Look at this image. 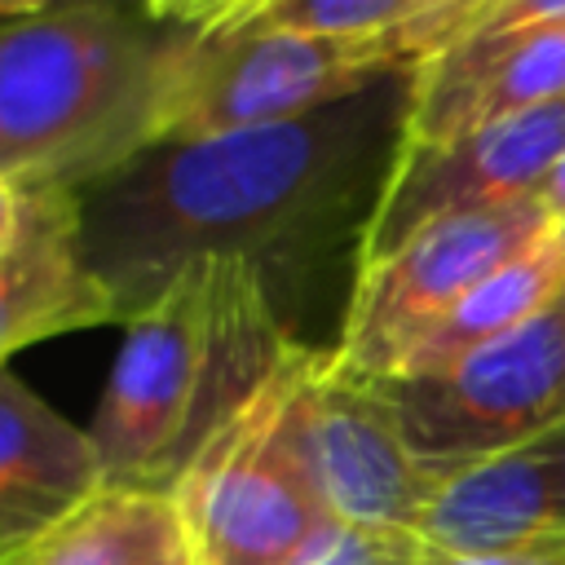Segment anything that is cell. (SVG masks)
<instances>
[{
  "label": "cell",
  "mask_w": 565,
  "mask_h": 565,
  "mask_svg": "<svg viewBox=\"0 0 565 565\" xmlns=\"http://www.w3.org/2000/svg\"><path fill=\"white\" fill-rule=\"evenodd\" d=\"M415 71L313 115L159 141L79 190V238L115 322L137 318L194 260H247L282 318V287L335 247L362 256L366 225L406 141Z\"/></svg>",
  "instance_id": "cell-1"
},
{
  "label": "cell",
  "mask_w": 565,
  "mask_h": 565,
  "mask_svg": "<svg viewBox=\"0 0 565 565\" xmlns=\"http://www.w3.org/2000/svg\"><path fill=\"white\" fill-rule=\"evenodd\" d=\"M300 340L278 318L260 269L194 260L124 322L106 393L88 424L115 486H172L194 450L243 411Z\"/></svg>",
  "instance_id": "cell-2"
},
{
  "label": "cell",
  "mask_w": 565,
  "mask_h": 565,
  "mask_svg": "<svg viewBox=\"0 0 565 565\" xmlns=\"http://www.w3.org/2000/svg\"><path fill=\"white\" fill-rule=\"evenodd\" d=\"M194 26L124 9L0 22V177L88 190L168 141Z\"/></svg>",
  "instance_id": "cell-3"
},
{
  "label": "cell",
  "mask_w": 565,
  "mask_h": 565,
  "mask_svg": "<svg viewBox=\"0 0 565 565\" xmlns=\"http://www.w3.org/2000/svg\"><path fill=\"white\" fill-rule=\"evenodd\" d=\"M291 358L168 486L199 565H309L340 530L287 433Z\"/></svg>",
  "instance_id": "cell-4"
},
{
  "label": "cell",
  "mask_w": 565,
  "mask_h": 565,
  "mask_svg": "<svg viewBox=\"0 0 565 565\" xmlns=\"http://www.w3.org/2000/svg\"><path fill=\"white\" fill-rule=\"evenodd\" d=\"M287 433L340 525L419 534L446 468L411 446L380 380L340 366L335 349L300 344L287 366Z\"/></svg>",
  "instance_id": "cell-5"
},
{
  "label": "cell",
  "mask_w": 565,
  "mask_h": 565,
  "mask_svg": "<svg viewBox=\"0 0 565 565\" xmlns=\"http://www.w3.org/2000/svg\"><path fill=\"white\" fill-rule=\"evenodd\" d=\"M415 71L393 35H305L238 31L190 44L168 141H199L265 124H287L344 102L388 75Z\"/></svg>",
  "instance_id": "cell-6"
},
{
  "label": "cell",
  "mask_w": 565,
  "mask_h": 565,
  "mask_svg": "<svg viewBox=\"0 0 565 565\" xmlns=\"http://www.w3.org/2000/svg\"><path fill=\"white\" fill-rule=\"evenodd\" d=\"M556 221L539 199L463 212L424 225L384 260H371L349 282V305L335 335V358L353 375L388 380L406 349L477 282L516 260Z\"/></svg>",
  "instance_id": "cell-7"
},
{
  "label": "cell",
  "mask_w": 565,
  "mask_h": 565,
  "mask_svg": "<svg viewBox=\"0 0 565 565\" xmlns=\"http://www.w3.org/2000/svg\"><path fill=\"white\" fill-rule=\"evenodd\" d=\"M380 384L411 446L446 472L543 437L565 424V300L437 375Z\"/></svg>",
  "instance_id": "cell-8"
},
{
  "label": "cell",
  "mask_w": 565,
  "mask_h": 565,
  "mask_svg": "<svg viewBox=\"0 0 565 565\" xmlns=\"http://www.w3.org/2000/svg\"><path fill=\"white\" fill-rule=\"evenodd\" d=\"M565 154V102L433 141L406 146L388 172L380 207L366 225L358 269L397 252L433 221L512 207L539 199L547 172Z\"/></svg>",
  "instance_id": "cell-9"
},
{
  "label": "cell",
  "mask_w": 565,
  "mask_h": 565,
  "mask_svg": "<svg viewBox=\"0 0 565 565\" xmlns=\"http://www.w3.org/2000/svg\"><path fill=\"white\" fill-rule=\"evenodd\" d=\"M565 102V22L459 40L415 66L406 146H433Z\"/></svg>",
  "instance_id": "cell-10"
},
{
  "label": "cell",
  "mask_w": 565,
  "mask_h": 565,
  "mask_svg": "<svg viewBox=\"0 0 565 565\" xmlns=\"http://www.w3.org/2000/svg\"><path fill=\"white\" fill-rule=\"evenodd\" d=\"M419 539L437 552H499L565 539V424L441 477Z\"/></svg>",
  "instance_id": "cell-11"
},
{
  "label": "cell",
  "mask_w": 565,
  "mask_h": 565,
  "mask_svg": "<svg viewBox=\"0 0 565 565\" xmlns=\"http://www.w3.org/2000/svg\"><path fill=\"white\" fill-rule=\"evenodd\" d=\"M115 322V300L93 278L71 190H31L26 234L0 269V362L35 340Z\"/></svg>",
  "instance_id": "cell-12"
},
{
  "label": "cell",
  "mask_w": 565,
  "mask_h": 565,
  "mask_svg": "<svg viewBox=\"0 0 565 565\" xmlns=\"http://www.w3.org/2000/svg\"><path fill=\"white\" fill-rule=\"evenodd\" d=\"M102 486L88 428L57 415L0 362V534L35 539Z\"/></svg>",
  "instance_id": "cell-13"
},
{
  "label": "cell",
  "mask_w": 565,
  "mask_h": 565,
  "mask_svg": "<svg viewBox=\"0 0 565 565\" xmlns=\"http://www.w3.org/2000/svg\"><path fill=\"white\" fill-rule=\"evenodd\" d=\"M13 565H199L181 508L163 486L106 481L93 499L35 534Z\"/></svg>",
  "instance_id": "cell-14"
},
{
  "label": "cell",
  "mask_w": 565,
  "mask_h": 565,
  "mask_svg": "<svg viewBox=\"0 0 565 565\" xmlns=\"http://www.w3.org/2000/svg\"><path fill=\"white\" fill-rule=\"evenodd\" d=\"M565 291V256H561V234L547 230L539 243H530L516 260L494 269L486 282H477L459 305H450L397 362L388 380H415V375H437L468 353L503 340L508 331L525 327L543 309H552Z\"/></svg>",
  "instance_id": "cell-15"
},
{
  "label": "cell",
  "mask_w": 565,
  "mask_h": 565,
  "mask_svg": "<svg viewBox=\"0 0 565 565\" xmlns=\"http://www.w3.org/2000/svg\"><path fill=\"white\" fill-rule=\"evenodd\" d=\"M424 0H265L234 26L199 40H221L238 31H305V35H393L406 26Z\"/></svg>",
  "instance_id": "cell-16"
},
{
  "label": "cell",
  "mask_w": 565,
  "mask_h": 565,
  "mask_svg": "<svg viewBox=\"0 0 565 565\" xmlns=\"http://www.w3.org/2000/svg\"><path fill=\"white\" fill-rule=\"evenodd\" d=\"M494 0H424V9L406 26L393 31V40L411 66H424L437 53H446L450 44H459L481 22V13Z\"/></svg>",
  "instance_id": "cell-17"
},
{
  "label": "cell",
  "mask_w": 565,
  "mask_h": 565,
  "mask_svg": "<svg viewBox=\"0 0 565 565\" xmlns=\"http://www.w3.org/2000/svg\"><path fill=\"white\" fill-rule=\"evenodd\" d=\"M309 565H424V539L406 530H349L340 525L335 539Z\"/></svg>",
  "instance_id": "cell-18"
},
{
  "label": "cell",
  "mask_w": 565,
  "mask_h": 565,
  "mask_svg": "<svg viewBox=\"0 0 565 565\" xmlns=\"http://www.w3.org/2000/svg\"><path fill=\"white\" fill-rule=\"evenodd\" d=\"M547 22H565V0H494L481 22L463 35V40H481V35H508V31H525V26H547Z\"/></svg>",
  "instance_id": "cell-19"
},
{
  "label": "cell",
  "mask_w": 565,
  "mask_h": 565,
  "mask_svg": "<svg viewBox=\"0 0 565 565\" xmlns=\"http://www.w3.org/2000/svg\"><path fill=\"white\" fill-rule=\"evenodd\" d=\"M424 565H565V539H543L499 552H437L424 543Z\"/></svg>",
  "instance_id": "cell-20"
},
{
  "label": "cell",
  "mask_w": 565,
  "mask_h": 565,
  "mask_svg": "<svg viewBox=\"0 0 565 565\" xmlns=\"http://www.w3.org/2000/svg\"><path fill=\"white\" fill-rule=\"evenodd\" d=\"M26 212H31V190L13 185L9 177H0V269L13 260V252L22 247L26 234Z\"/></svg>",
  "instance_id": "cell-21"
},
{
  "label": "cell",
  "mask_w": 565,
  "mask_h": 565,
  "mask_svg": "<svg viewBox=\"0 0 565 565\" xmlns=\"http://www.w3.org/2000/svg\"><path fill=\"white\" fill-rule=\"evenodd\" d=\"M256 4H265V0H207V13H203V22L194 31L199 35H216V31L234 26L238 18H247Z\"/></svg>",
  "instance_id": "cell-22"
},
{
  "label": "cell",
  "mask_w": 565,
  "mask_h": 565,
  "mask_svg": "<svg viewBox=\"0 0 565 565\" xmlns=\"http://www.w3.org/2000/svg\"><path fill=\"white\" fill-rule=\"evenodd\" d=\"M203 13H207V0H150V18H154V22L199 26Z\"/></svg>",
  "instance_id": "cell-23"
},
{
  "label": "cell",
  "mask_w": 565,
  "mask_h": 565,
  "mask_svg": "<svg viewBox=\"0 0 565 565\" xmlns=\"http://www.w3.org/2000/svg\"><path fill=\"white\" fill-rule=\"evenodd\" d=\"M539 203L547 207V216H552L556 225H565V154H561L556 168L547 172V181H543V190H539Z\"/></svg>",
  "instance_id": "cell-24"
},
{
  "label": "cell",
  "mask_w": 565,
  "mask_h": 565,
  "mask_svg": "<svg viewBox=\"0 0 565 565\" xmlns=\"http://www.w3.org/2000/svg\"><path fill=\"white\" fill-rule=\"evenodd\" d=\"M49 9H124V13H150V0H49Z\"/></svg>",
  "instance_id": "cell-25"
},
{
  "label": "cell",
  "mask_w": 565,
  "mask_h": 565,
  "mask_svg": "<svg viewBox=\"0 0 565 565\" xmlns=\"http://www.w3.org/2000/svg\"><path fill=\"white\" fill-rule=\"evenodd\" d=\"M35 13H49V0H0V22L35 18Z\"/></svg>",
  "instance_id": "cell-26"
},
{
  "label": "cell",
  "mask_w": 565,
  "mask_h": 565,
  "mask_svg": "<svg viewBox=\"0 0 565 565\" xmlns=\"http://www.w3.org/2000/svg\"><path fill=\"white\" fill-rule=\"evenodd\" d=\"M31 539H18V534H0V565H13L18 556H22V547H26Z\"/></svg>",
  "instance_id": "cell-27"
},
{
  "label": "cell",
  "mask_w": 565,
  "mask_h": 565,
  "mask_svg": "<svg viewBox=\"0 0 565 565\" xmlns=\"http://www.w3.org/2000/svg\"><path fill=\"white\" fill-rule=\"evenodd\" d=\"M556 234H561V256H565V225H556ZM561 300H565V291H561Z\"/></svg>",
  "instance_id": "cell-28"
}]
</instances>
